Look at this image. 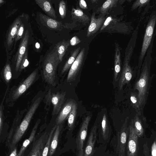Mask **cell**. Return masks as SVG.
Instances as JSON below:
<instances>
[{"label":"cell","mask_w":156,"mask_h":156,"mask_svg":"<svg viewBox=\"0 0 156 156\" xmlns=\"http://www.w3.org/2000/svg\"><path fill=\"white\" fill-rule=\"evenodd\" d=\"M48 137L45 134L42 135L34 143L31 151L28 156H42Z\"/></svg>","instance_id":"cell-16"},{"label":"cell","mask_w":156,"mask_h":156,"mask_svg":"<svg viewBox=\"0 0 156 156\" xmlns=\"http://www.w3.org/2000/svg\"><path fill=\"white\" fill-rule=\"evenodd\" d=\"M17 153L16 148L14 147L12 149V151L9 156H17Z\"/></svg>","instance_id":"cell-43"},{"label":"cell","mask_w":156,"mask_h":156,"mask_svg":"<svg viewBox=\"0 0 156 156\" xmlns=\"http://www.w3.org/2000/svg\"><path fill=\"white\" fill-rule=\"evenodd\" d=\"M3 76L5 81L7 83H9L12 78V74L10 66L8 64H7L4 67Z\"/></svg>","instance_id":"cell-32"},{"label":"cell","mask_w":156,"mask_h":156,"mask_svg":"<svg viewBox=\"0 0 156 156\" xmlns=\"http://www.w3.org/2000/svg\"><path fill=\"white\" fill-rule=\"evenodd\" d=\"M148 70L146 63L139 80L136 83L135 89L138 90L137 97L139 108L144 105L147 94L148 80Z\"/></svg>","instance_id":"cell-3"},{"label":"cell","mask_w":156,"mask_h":156,"mask_svg":"<svg viewBox=\"0 0 156 156\" xmlns=\"http://www.w3.org/2000/svg\"><path fill=\"white\" fill-rule=\"evenodd\" d=\"M41 98L36 99L31 105L24 119L13 136L10 146L13 149L22 137L40 102Z\"/></svg>","instance_id":"cell-2"},{"label":"cell","mask_w":156,"mask_h":156,"mask_svg":"<svg viewBox=\"0 0 156 156\" xmlns=\"http://www.w3.org/2000/svg\"><path fill=\"white\" fill-rule=\"evenodd\" d=\"M120 70L121 54L120 50L118 44L115 43L114 79L115 82L117 81L119 78Z\"/></svg>","instance_id":"cell-21"},{"label":"cell","mask_w":156,"mask_h":156,"mask_svg":"<svg viewBox=\"0 0 156 156\" xmlns=\"http://www.w3.org/2000/svg\"><path fill=\"white\" fill-rule=\"evenodd\" d=\"M57 126V125H55L51 129L49 134L47 142L44 147L42 156H48L51 139Z\"/></svg>","instance_id":"cell-31"},{"label":"cell","mask_w":156,"mask_h":156,"mask_svg":"<svg viewBox=\"0 0 156 156\" xmlns=\"http://www.w3.org/2000/svg\"><path fill=\"white\" fill-rule=\"evenodd\" d=\"M35 2L47 15L53 18H56L55 11L49 1L35 0Z\"/></svg>","instance_id":"cell-22"},{"label":"cell","mask_w":156,"mask_h":156,"mask_svg":"<svg viewBox=\"0 0 156 156\" xmlns=\"http://www.w3.org/2000/svg\"><path fill=\"white\" fill-rule=\"evenodd\" d=\"M71 15L73 20L83 23H88L90 20L89 17L79 8H72Z\"/></svg>","instance_id":"cell-23"},{"label":"cell","mask_w":156,"mask_h":156,"mask_svg":"<svg viewBox=\"0 0 156 156\" xmlns=\"http://www.w3.org/2000/svg\"><path fill=\"white\" fill-rule=\"evenodd\" d=\"M123 29V24L120 23L117 19L110 16L105 20L100 31L106 30L109 32L122 33L124 31Z\"/></svg>","instance_id":"cell-11"},{"label":"cell","mask_w":156,"mask_h":156,"mask_svg":"<svg viewBox=\"0 0 156 156\" xmlns=\"http://www.w3.org/2000/svg\"><path fill=\"white\" fill-rule=\"evenodd\" d=\"M28 53L27 51L21 61L20 67V69L21 70L27 67L29 64V62L28 60Z\"/></svg>","instance_id":"cell-35"},{"label":"cell","mask_w":156,"mask_h":156,"mask_svg":"<svg viewBox=\"0 0 156 156\" xmlns=\"http://www.w3.org/2000/svg\"><path fill=\"white\" fill-rule=\"evenodd\" d=\"M4 2V1L0 0V3L1 4L3 2Z\"/></svg>","instance_id":"cell-47"},{"label":"cell","mask_w":156,"mask_h":156,"mask_svg":"<svg viewBox=\"0 0 156 156\" xmlns=\"http://www.w3.org/2000/svg\"><path fill=\"white\" fill-rule=\"evenodd\" d=\"M81 42V41L76 36L73 37L70 41V44L72 46H75Z\"/></svg>","instance_id":"cell-39"},{"label":"cell","mask_w":156,"mask_h":156,"mask_svg":"<svg viewBox=\"0 0 156 156\" xmlns=\"http://www.w3.org/2000/svg\"><path fill=\"white\" fill-rule=\"evenodd\" d=\"M144 153L145 156H151L150 154L149 151L147 144L144 145Z\"/></svg>","instance_id":"cell-41"},{"label":"cell","mask_w":156,"mask_h":156,"mask_svg":"<svg viewBox=\"0 0 156 156\" xmlns=\"http://www.w3.org/2000/svg\"><path fill=\"white\" fill-rule=\"evenodd\" d=\"M130 100L133 106L139 109L137 94H136L134 93H132L131 94Z\"/></svg>","instance_id":"cell-37"},{"label":"cell","mask_w":156,"mask_h":156,"mask_svg":"<svg viewBox=\"0 0 156 156\" xmlns=\"http://www.w3.org/2000/svg\"><path fill=\"white\" fill-rule=\"evenodd\" d=\"M60 62L56 49L49 53L46 57L43 73L44 78L48 83L54 84L57 68Z\"/></svg>","instance_id":"cell-1"},{"label":"cell","mask_w":156,"mask_h":156,"mask_svg":"<svg viewBox=\"0 0 156 156\" xmlns=\"http://www.w3.org/2000/svg\"><path fill=\"white\" fill-rule=\"evenodd\" d=\"M133 50V49L131 47L125 53L122 70L119 83L120 90H121L125 84L130 82L132 77L133 72L129 63Z\"/></svg>","instance_id":"cell-4"},{"label":"cell","mask_w":156,"mask_h":156,"mask_svg":"<svg viewBox=\"0 0 156 156\" xmlns=\"http://www.w3.org/2000/svg\"><path fill=\"white\" fill-rule=\"evenodd\" d=\"M150 1V0H137L135 1L132 6L131 10H134L139 7H141L144 5L148 4Z\"/></svg>","instance_id":"cell-34"},{"label":"cell","mask_w":156,"mask_h":156,"mask_svg":"<svg viewBox=\"0 0 156 156\" xmlns=\"http://www.w3.org/2000/svg\"><path fill=\"white\" fill-rule=\"evenodd\" d=\"M36 71H33L26 80L15 90L12 95V98L16 99L22 95L32 85L37 75Z\"/></svg>","instance_id":"cell-13"},{"label":"cell","mask_w":156,"mask_h":156,"mask_svg":"<svg viewBox=\"0 0 156 156\" xmlns=\"http://www.w3.org/2000/svg\"><path fill=\"white\" fill-rule=\"evenodd\" d=\"M7 91H6V92L5 94L4 97L3 98V100L2 101V103H1L0 107V134H1L2 126L3 125V112H2V106L3 105V101L4 100L5 98V95H6V94L7 93Z\"/></svg>","instance_id":"cell-38"},{"label":"cell","mask_w":156,"mask_h":156,"mask_svg":"<svg viewBox=\"0 0 156 156\" xmlns=\"http://www.w3.org/2000/svg\"><path fill=\"white\" fill-rule=\"evenodd\" d=\"M24 25L23 23H21L15 37V40L16 41L22 38L24 31Z\"/></svg>","instance_id":"cell-36"},{"label":"cell","mask_w":156,"mask_h":156,"mask_svg":"<svg viewBox=\"0 0 156 156\" xmlns=\"http://www.w3.org/2000/svg\"><path fill=\"white\" fill-rule=\"evenodd\" d=\"M97 126L94 125L91 129L89 135L84 149L83 156H93L94 152V147L97 137Z\"/></svg>","instance_id":"cell-12"},{"label":"cell","mask_w":156,"mask_h":156,"mask_svg":"<svg viewBox=\"0 0 156 156\" xmlns=\"http://www.w3.org/2000/svg\"><path fill=\"white\" fill-rule=\"evenodd\" d=\"M70 44V42L69 41L63 40L59 42L57 44L56 50L60 62L62 61L63 57Z\"/></svg>","instance_id":"cell-25"},{"label":"cell","mask_w":156,"mask_h":156,"mask_svg":"<svg viewBox=\"0 0 156 156\" xmlns=\"http://www.w3.org/2000/svg\"><path fill=\"white\" fill-rule=\"evenodd\" d=\"M74 102L72 101H69L65 105L56 119L57 125L62 123L68 118L72 110Z\"/></svg>","instance_id":"cell-18"},{"label":"cell","mask_w":156,"mask_h":156,"mask_svg":"<svg viewBox=\"0 0 156 156\" xmlns=\"http://www.w3.org/2000/svg\"><path fill=\"white\" fill-rule=\"evenodd\" d=\"M129 135L127 145V156H137L139 150L138 137L136 134L132 119L129 126Z\"/></svg>","instance_id":"cell-7"},{"label":"cell","mask_w":156,"mask_h":156,"mask_svg":"<svg viewBox=\"0 0 156 156\" xmlns=\"http://www.w3.org/2000/svg\"><path fill=\"white\" fill-rule=\"evenodd\" d=\"M59 12L61 18L64 19L66 14V9L65 2L63 0L59 2Z\"/></svg>","instance_id":"cell-33"},{"label":"cell","mask_w":156,"mask_h":156,"mask_svg":"<svg viewBox=\"0 0 156 156\" xmlns=\"http://www.w3.org/2000/svg\"><path fill=\"white\" fill-rule=\"evenodd\" d=\"M80 47H78L72 51L70 57L66 62L62 69V74L70 68L80 53Z\"/></svg>","instance_id":"cell-26"},{"label":"cell","mask_w":156,"mask_h":156,"mask_svg":"<svg viewBox=\"0 0 156 156\" xmlns=\"http://www.w3.org/2000/svg\"><path fill=\"white\" fill-rule=\"evenodd\" d=\"M128 118L125 119L121 130L118 133V140L116 149V153L118 156H125L126 141L129 131L127 127Z\"/></svg>","instance_id":"cell-8"},{"label":"cell","mask_w":156,"mask_h":156,"mask_svg":"<svg viewBox=\"0 0 156 156\" xmlns=\"http://www.w3.org/2000/svg\"><path fill=\"white\" fill-rule=\"evenodd\" d=\"M91 119L87 116L84 119L76 139V152L78 156H83L84 144L87 134L89 124Z\"/></svg>","instance_id":"cell-5"},{"label":"cell","mask_w":156,"mask_h":156,"mask_svg":"<svg viewBox=\"0 0 156 156\" xmlns=\"http://www.w3.org/2000/svg\"><path fill=\"white\" fill-rule=\"evenodd\" d=\"M29 38L28 30H26L19 46L17 55L16 70L17 71L20 69L21 61L26 51Z\"/></svg>","instance_id":"cell-14"},{"label":"cell","mask_w":156,"mask_h":156,"mask_svg":"<svg viewBox=\"0 0 156 156\" xmlns=\"http://www.w3.org/2000/svg\"><path fill=\"white\" fill-rule=\"evenodd\" d=\"M118 0H108L99 9V12L102 14L106 13L108 11L116 6Z\"/></svg>","instance_id":"cell-30"},{"label":"cell","mask_w":156,"mask_h":156,"mask_svg":"<svg viewBox=\"0 0 156 156\" xmlns=\"http://www.w3.org/2000/svg\"><path fill=\"white\" fill-rule=\"evenodd\" d=\"M101 136L103 140H108L110 137L109 127L105 114L103 116L101 122Z\"/></svg>","instance_id":"cell-27"},{"label":"cell","mask_w":156,"mask_h":156,"mask_svg":"<svg viewBox=\"0 0 156 156\" xmlns=\"http://www.w3.org/2000/svg\"><path fill=\"white\" fill-rule=\"evenodd\" d=\"M80 7L83 9H87V6L86 2L84 0H80L79 1Z\"/></svg>","instance_id":"cell-42"},{"label":"cell","mask_w":156,"mask_h":156,"mask_svg":"<svg viewBox=\"0 0 156 156\" xmlns=\"http://www.w3.org/2000/svg\"><path fill=\"white\" fill-rule=\"evenodd\" d=\"M35 46L36 48H39L40 47L39 44L38 42L36 43L35 44Z\"/></svg>","instance_id":"cell-44"},{"label":"cell","mask_w":156,"mask_h":156,"mask_svg":"<svg viewBox=\"0 0 156 156\" xmlns=\"http://www.w3.org/2000/svg\"><path fill=\"white\" fill-rule=\"evenodd\" d=\"M98 0H92L91 2L92 3H97Z\"/></svg>","instance_id":"cell-45"},{"label":"cell","mask_w":156,"mask_h":156,"mask_svg":"<svg viewBox=\"0 0 156 156\" xmlns=\"http://www.w3.org/2000/svg\"><path fill=\"white\" fill-rule=\"evenodd\" d=\"M60 131V126L58 125L54 132L51 139L49 151V156H52L56 149L58 143Z\"/></svg>","instance_id":"cell-24"},{"label":"cell","mask_w":156,"mask_h":156,"mask_svg":"<svg viewBox=\"0 0 156 156\" xmlns=\"http://www.w3.org/2000/svg\"><path fill=\"white\" fill-rule=\"evenodd\" d=\"M40 121V120L39 119L36 122L32 130L29 137L23 142L20 151L17 153V156H23L26 149L32 142L34 138Z\"/></svg>","instance_id":"cell-20"},{"label":"cell","mask_w":156,"mask_h":156,"mask_svg":"<svg viewBox=\"0 0 156 156\" xmlns=\"http://www.w3.org/2000/svg\"><path fill=\"white\" fill-rule=\"evenodd\" d=\"M151 156H156V139L153 142L151 147Z\"/></svg>","instance_id":"cell-40"},{"label":"cell","mask_w":156,"mask_h":156,"mask_svg":"<svg viewBox=\"0 0 156 156\" xmlns=\"http://www.w3.org/2000/svg\"><path fill=\"white\" fill-rule=\"evenodd\" d=\"M105 18L104 16L96 18L95 13L94 12L91 17V20L88 27L87 36L89 37L96 33L103 25Z\"/></svg>","instance_id":"cell-15"},{"label":"cell","mask_w":156,"mask_h":156,"mask_svg":"<svg viewBox=\"0 0 156 156\" xmlns=\"http://www.w3.org/2000/svg\"><path fill=\"white\" fill-rule=\"evenodd\" d=\"M77 109V105L74 102L72 110L68 118V126L70 131L73 130L74 126Z\"/></svg>","instance_id":"cell-28"},{"label":"cell","mask_w":156,"mask_h":156,"mask_svg":"<svg viewBox=\"0 0 156 156\" xmlns=\"http://www.w3.org/2000/svg\"><path fill=\"white\" fill-rule=\"evenodd\" d=\"M65 93L57 92L56 93H52L49 91L46 96V102L49 104L51 102L53 108L52 115L57 114L60 111L65 100Z\"/></svg>","instance_id":"cell-9"},{"label":"cell","mask_w":156,"mask_h":156,"mask_svg":"<svg viewBox=\"0 0 156 156\" xmlns=\"http://www.w3.org/2000/svg\"><path fill=\"white\" fill-rule=\"evenodd\" d=\"M39 17L41 23L48 28L55 30L61 29L62 25L61 22L53 19L42 13L39 14Z\"/></svg>","instance_id":"cell-17"},{"label":"cell","mask_w":156,"mask_h":156,"mask_svg":"<svg viewBox=\"0 0 156 156\" xmlns=\"http://www.w3.org/2000/svg\"><path fill=\"white\" fill-rule=\"evenodd\" d=\"M125 1L124 0H119V3L121 4H122L124 2H125Z\"/></svg>","instance_id":"cell-46"},{"label":"cell","mask_w":156,"mask_h":156,"mask_svg":"<svg viewBox=\"0 0 156 156\" xmlns=\"http://www.w3.org/2000/svg\"><path fill=\"white\" fill-rule=\"evenodd\" d=\"M133 120L135 132L138 137H140L143 136L144 133V129L141 120L136 114Z\"/></svg>","instance_id":"cell-29"},{"label":"cell","mask_w":156,"mask_h":156,"mask_svg":"<svg viewBox=\"0 0 156 156\" xmlns=\"http://www.w3.org/2000/svg\"><path fill=\"white\" fill-rule=\"evenodd\" d=\"M85 53V49L83 48L70 68L67 77L68 81L73 80L76 78L83 64Z\"/></svg>","instance_id":"cell-10"},{"label":"cell","mask_w":156,"mask_h":156,"mask_svg":"<svg viewBox=\"0 0 156 156\" xmlns=\"http://www.w3.org/2000/svg\"><path fill=\"white\" fill-rule=\"evenodd\" d=\"M156 22L155 16H153L149 21L145 33L139 58V64H142L143 58L149 46L152 37Z\"/></svg>","instance_id":"cell-6"},{"label":"cell","mask_w":156,"mask_h":156,"mask_svg":"<svg viewBox=\"0 0 156 156\" xmlns=\"http://www.w3.org/2000/svg\"><path fill=\"white\" fill-rule=\"evenodd\" d=\"M21 24V19L18 18L15 20L11 26L7 38V44L9 47L12 44L18 30Z\"/></svg>","instance_id":"cell-19"}]
</instances>
